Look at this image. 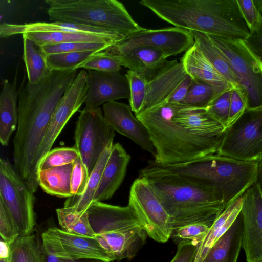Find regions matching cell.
<instances>
[{
	"instance_id": "obj_1",
	"label": "cell",
	"mask_w": 262,
	"mask_h": 262,
	"mask_svg": "<svg viewBox=\"0 0 262 262\" xmlns=\"http://www.w3.org/2000/svg\"><path fill=\"white\" fill-rule=\"evenodd\" d=\"M77 75V70L52 71L38 84L28 82L19 93L14 166L34 193L39 186L35 165L37 151L57 105Z\"/></svg>"
},
{
	"instance_id": "obj_2",
	"label": "cell",
	"mask_w": 262,
	"mask_h": 262,
	"mask_svg": "<svg viewBox=\"0 0 262 262\" xmlns=\"http://www.w3.org/2000/svg\"><path fill=\"white\" fill-rule=\"evenodd\" d=\"M142 6L181 29L245 40L249 30L236 0H142Z\"/></svg>"
},
{
	"instance_id": "obj_3",
	"label": "cell",
	"mask_w": 262,
	"mask_h": 262,
	"mask_svg": "<svg viewBox=\"0 0 262 262\" xmlns=\"http://www.w3.org/2000/svg\"><path fill=\"white\" fill-rule=\"evenodd\" d=\"M258 162H245L214 154L192 161L160 164L150 160L141 176L155 173L178 175L213 191L227 206L257 180Z\"/></svg>"
},
{
	"instance_id": "obj_4",
	"label": "cell",
	"mask_w": 262,
	"mask_h": 262,
	"mask_svg": "<svg viewBox=\"0 0 262 262\" xmlns=\"http://www.w3.org/2000/svg\"><path fill=\"white\" fill-rule=\"evenodd\" d=\"M180 105L166 102L135 114L149 133L156 163H185L217 152L220 143L194 136L174 121Z\"/></svg>"
},
{
	"instance_id": "obj_5",
	"label": "cell",
	"mask_w": 262,
	"mask_h": 262,
	"mask_svg": "<svg viewBox=\"0 0 262 262\" xmlns=\"http://www.w3.org/2000/svg\"><path fill=\"white\" fill-rule=\"evenodd\" d=\"M169 215L173 229L215 219L226 207L210 189L184 177L168 173L144 176Z\"/></svg>"
},
{
	"instance_id": "obj_6",
	"label": "cell",
	"mask_w": 262,
	"mask_h": 262,
	"mask_svg": "<svg viewBox=\"0 0 262 262\" xmlns=\"http://www.w3.org/2000/svg\"><path fill=\"white\" fill-rule=\"evenodd\" d=\"M47 13L54 21L96 27L123 37L142 28L117 0H46Z\"/></svg>"
},
{
	"instance_id": "obj_7",
	"label": "cell",
	"mask_w": 262,
	"mask_h": 262,
	"mask_svg": "<svg viewBox=\"0 0 262 262\" xmlns=\"http://www.w3.org/2000/svg\"><path fill=\"white\" fill-rule=\"evenodd\" d=\"M235 73L247 99V109L262 106V59L244 40L209 35Z\"/></svg>"
},
{
	"instance_id": "obj_8",
	"label": "cell",
	"mask_w": 262,
	"mask_h": 262,
	"mask_svg": "<svg viewBox=\"0 0 262 262\" xmlns=\"http://www.w3.org/2000/svg\"><path fill=\"white\" fill-rule=\"evenodd\" d=\"M0 201L12 217L19 236L32 234L36 225L34 193L14 166L0 158Z\"/></svg>"
},
{
	"instance_id": "obj_9",
	"label": "cell",
	"mask_w": 262,
	"mask_h": 262,
	"mask_svg": "<svg viewBox=\"0 0 262 262\" xmlns=\"http://www.w3.org/2000/svg\"><path fill=\"white\" fill-rule=\"evenodd\" d=\"M217 154L245 162L262 159V106L247 109L226 128Z\"/></svg>"
},
{
	"instance_id": "obj_10",
	"label": "cell",
	"mask_w": 262,
	"mask_h": 262,
	"mask_svg": "<svg viewBox=\"0 0 262 262\" xmlns=\"http://www.w3.org/2000/svg\"><path fill=\"white\" fill-rule=\"evenodd\" d=\"M128 206L149 237L162 243L170 238L173 230L171 218L147 179L139 177L134 181Z\"/></svg>"
},
{
	"instance_id": "obj_11",
	"label": "cell",
	"mask_w": 262,
	"mask_h": 262,
	"mask_svg": "<svg viewBox=\"0 0 262 262\" xmlns=\"http://www.w3.org/2000/svg\"><path fill=\"white\" fill-rule=\"evenodd\" d=\"M115 130L106 122L100 107L80 112L74 132V147L79 152L89 174L102 153L112 146Z\"/></svg>"
},
{
	"instance_id": "obj_12",
	"label": "cell",
	"mask_w": 262,
	"mask_h": 262,
	"mask_svg": "<svg viewBox=\"0 0 262 262\" xmlns=\"http://www.w3.org/2000/svg\"><path fill=\"white\" fill-rule=\"evenodd\" d=\"M194 42L191 31L176 27L159 29L142 28L105 51L121 55L137 47H149L161 51L168 57L186 51Z\"/></svg>"
},
{
	"instance_id": "obj_13",
	"label": "cell",
	"mask_w": 262,
	"mask_h": 262,
	"mask_svg": "<svg viewBox=\"0 0 262 262\" xmlns=\"http://www.w3.org/2000/svg\"><path fill=\"white\" fill-rule=\"evenodd\" d=\"M42 250L45 255L69 260L111 259L96 237L67 232L56 227L49 228L41 235Z\"/></svg>"
},
{
	"instance_id": "obj_14",
	"label": "cell",
	"mask_w": 262,
	"mask_h": 262,
	"mask_svg": "<svg viewBox=\"0 0 262 262\" xmlns=\"http://www.w3.org/2000/svg\"><path fill=\"white\" fill-rule=\"evenodd\" d=\"M87 78L88 72L80 71L57 105L36 155L35 165L38 171L40 163L51 150L64 127L84 103L88 92Z\"/></svg>"
},
{
	"instance_id": "obj_15",
	"label": "cell",
	"mask_w": 262,
	"mask_h": 262,
	"mask_svg": "<svg viewBox=\"0 0 262 262\" xmlns=\"http://www.w3.org/2000/svg\"><path fill=\"white\" fill-rule=\"evenodd\" d=\"M242 196V247L246 261L262 262V191L256 182Z\"/></svg>"
},
{
	"instance_id": "obj_16",
	"label": "cell",
	"mask_w": 262,
	"mask_h": 262,
	"mask_svg": "<svg viewBox=\"0 0 262 262\" xmlns=\"http://www.w3.org/2000/svg\"><path fill=\"white\" fill-rule=\"evenodd\" d=\"M87 72L88 92L84 108L95 109L110 101L129 99V84L125 75L119 72Z\"/></svg>"
},
{
	"instance_id": "obj_17",
	"label": "cell",
	"mask_w": 262,
	"mask_h": 262,
	"mask_svg": "<svg viewBox=\"0 0 262 262\" xmlns=\"http://www.w3.org/2000/svg\"><path fill=\"white\" fill-rule=\"evenodd\" d=\"M103 111L106 122L115 131L155 156L156 150L147 128L133 115L130 106L113 101L103 104Z\"/></svg>"
},
{
	"instance_id": "obj_18",
	"label": "cell",
	"mask_w": 262,
	"mask_h": 262,
	"mask_svg": "<svg viewBox=\"0 0 262 262\" xmlns=\"http://www.w3.org/2000/svg\"><path fill=\"white\" fill-rule=\"evenodd\" d=\"M187 75L180 61H167L154 77L148 81L145 100L138 113L167 102Z\"/></svg>"
},
{
	"instance_id": "obj_19",
	"label": "cell",
	"mask_w": 262,
	"mask_h": 262,
	"mask_svg": "<svg viewBox=\"0 0 262 262\" xmlns=\"http://www.w3.org/2000/svg\"><path fill=\"white\" fill-rule=\"evenodd\" d=\"M87 212L96 235L142 226L128 206L123 207L94 201Z\"/></svg>"
},
{
	"instance_id": "obj_20",
	"label": "cell",
	"mask_w": 262,
	"mask_h": 262,
	"mask_svg": "<svg viewBox=\"0 0 262 262\" xmlns=\"http://www.w3.org/2000/svg\"><path fill=\"white\" fill-rule=\"evenodd\" d=\"M173 119L192 135L221 143L226 128L212 118L206 109L181 104Z\"/></svg>"
},
{
	"instance_id": "obj_21",
	"label": "cell",
	"mask_w": 262,
	"mask_h": 262,
	"mask_svg": "<svg viewBox=\"0 0 262 262\" xmlns=\"http://www.w3.org/2000/svg\"><path fill=\"white\" fill-rule=\"evenodd\" d=\"M130 160V155L120 143L113 144L94 201L102 202L112 198L124 179Z\"/></svg>"
},
{
	"instance_id": "obj_22",
	"label": "cell",
	"mask_w": 262,
	"mask_h": 262,
	"mask_svg": "<svg viewBox=\"0 0 262 262\" xmlns=\"http://www.w3.org/2000/svg\"><path fill=\"white\" fill-rule=\"evenodd\" d=\"M51 32H81L105 35H121L106 29L66 21L35 22L24 24L4 23L0 26V36L2 38L25 33Z\"/></svg>"
},
{
	"instance_id": "obj_23",
	"label": "cell",
	"mask_w": 262,
	"mask_h": 262,
	"mask_svg": "<svg viewBox=\"0 0 262 262\" xmlns=\"http://www.w3.org/2000/svg\"><path fill=\"white\" fill-rule=\"evenodd\" d=\"M180 62L186 73L194 81L217 87L232 88L195 43L185 52Z\"/></svg>"
},
{
	"instance_id": "obj_24",
	"label": "cell",
	"mask_w": 262,
	"mask_h": 262,
	"mask_svg": "<svg viewBox=\"0 0 262 262\" xmlns=\"http://www.w3.org/2000/svg\"><path fill=\"white\" fill-rule=\"evenodd\" d=\"M243 232V218L240 213L210 249L202 262H237L242 247Z\"/></svg>"
},
{
	"instance_id": "obj_25",
	"label": "cell",
	"mask_w": 262,
	"mask_h": 262,
	"mask_svg": "<svg viewBox=\"0 0 262 262\" xmlns=\"http://www.w3.org/2000/svg\"><path fill=\"white\" fill-rule=\"evenodd\" d=\"M124 67L145 76L149 80L166 63L167 57L161 51L149 47H139L120 55Z\"/></svg>"
},
{
	"instance_id": "obj_26",
	"label": "cell",
	"mask_w": 262,
	"mask_h": 262,
	"mask_svg": "<svg viewBox=\"0 0 262 262\" xmlns=\"http://www.w3.org/2000/svg\"><path fill=\"white\" fill-rule=\"evenodd\" d=\"M241 196L228 204L216 216L204 240L198 245L194 262H202L214 244L230 227L241 212Z\"/></svg>"
},
{
	"instance_id": "obj_27",
	"label": "cell",
	"mask_w": 262,
	"mask_h": 262,
	"mask_svg": "<svg viewBox=\"0 0 262 262\" xmlns=\"http://www.w3.org/2000/svg\"><path fill=\"white\" fill-rule=\"evenodd\" d=\"M15 83L11 84L7 79L3 81L0 95V142L4 146L8 145L18 125V92Z\"/></svg>"
},
{
	"instance_id": "obj_28",
	"label": "cell",
	"mask_w": 262,
	"mask_h": 262,
	"mask_svg": "<svg viewBox=\"0 0 262 262\" xmlns=\"http://www.w3.org/2000/svg\"><path fill=\"white\" fill-rule=\"evenodd\" d=\"M22 35L23 38L31 40L39 47L73 42H109L116 45L124 38L121 35H105L81 32H30Z\"/></svg>"
},
{
	"instance_id": "obj_29",
	"label": "cell",
	"mask_w": 262,
	"mask_h": 262,
	"mask_svg": "<svg viewBox=\"0 0 262 262\" xmlns=\"http://www.w3.org/2000/svg\"><path fill=\"white\" fill-rule=\"evenodd\" d=\"M191 31L193 35L194 43L216 70L233 89L243 91L228 61L222 51L210 38L209 35L196 31Z\"/></svg>"
},
{
	"instance_id": "obj_30",
	"label": "cell",
	"mask_w": 262,
	"mask_h": 262,
	"mask_svg": "<svg viewBox=\"0 0 262 262\" xmlns=\"http://www.w3.org/2000/svg\"><path fill=\"white\" fill-rule=\"evenodd\" d=\"M72 164L39 170L38 185L47 194L59 198L72 196L71 178Z\"/></svg>"
},
{
	"instance_id": "obj_31",
	"label": "cell",
	"mask_w": 262,
	"mask_h": 262,
	"mask_svg": "<svg viewBox=\"0 0 262 262\" xmlns=\"http://www.w3.org/2000/svg\"><path fill=\"white\" fill-rule=\"evenodd\" d=\"M112 147H107L101 154L89 176L83 193L78 196L68 198L64 207H72L78 212L86 211L94 201V198L100 182L101 178L109 158Z\"/></svg>"
},
{
	"instance_id": "obj_32",
	"label": "cell",
	"mask_w": 262,
	"mask_h": 262,
	"mask_svg": "<svg viewBox=\"0 0 262 262\" xmlns=\"http://www.w3.org/2000/svg\"><path fill=\"white\" fill-rule=\"evenodd\" d=\"M35 46L31 40L23 38V60L28 82L32 84H38L52 72L47 63L46 56Z\"/></svg>"
},
{
	"instance_id": "obj_33",
	"label": "cell",
	"mask_w": 262,
	"mask_h": 262,
	"mask_svg": "<svg viewBox=\"0 0 262 262\" xmlns=\"http://www.w3.org/2000/svg\"><path fill=\"white\" fill-rule=\"evenodd\" d=\"M59 224L63 231L77 235L95 237L86 211L78 212L72 207L56 209Z\"/></svg>"
},
{
	"instance_id": "obj_34",
	"label": "cell",
	"mask_w": 262,
	"mask_h": 262,
	"mask_svg": "<svg viewBox=\"0 0 262 262\" xmlns=\"http://www.w3.org/2000/svg\"><path fill=\"white\" fill-rule=\"evenodd\" d=\"M10 262H47L35 235L19 236L11 245Z\"/></svg>"
},
{
	"instance_id": "obj_35",
	"label": "cell",
	"mask_w": 262,
	"mask_h": 262,
	"mask_svg": "<svg viewBox=\"0 0 262 262\" xmlns=\"http://www.w3.org/2000/svg\"><path fill=\"white\" fill-rule=\"evenodd\" d=\"M230 89L232 88L217 87L193 80L180 104L190 107L206 109L217 96Z\"/></svg>"
},
{
	"instance_id": "obj_36",
	"label": "cell",
	"mask_w": 262,
	"mask_h": 262,
	"mask_svg": "<svg viewBox=\"0 0 262 262\" xmlns=\"http://www.w3.org/2000/svg\"><path fill=\"white\" fill-rule=\"evenodd\" d=\"M95 53L90 51L55 53L46 56V59L51 71L77 70Z\"/></svg>"
},
{
	"instance_id": "obj_37",
	"label": "cell",
	"mask_w": 262,
	"mask_h": 262,
	"mask_svg": "<svg viewBox=\"0 0 262 262\" xmlns=\"http://www.w3.org/2000/svg\"><path fill=\"white\" fill-rule=\"evenodd\" d=\"M215 219L196 222L174 228L170 237L177 245L182 242H190L198 246L207 235Z\"/></svg>"
},
{
	"instance_id": "obj_38",
	"label": "cell",
	"mask_w": 262,
	"mask_h": 262,
	"mask_svg": "<svg viewBox=\"0 0 262 262\" xmlns=\"http://www.w3.org/2000/svg\"><path fill=\"white\" fill-rule=\"evenodd\" d=\"M115 44L109 42H73L42 46L39 50L46 56L50 54L84 51H104Z\"/></svg>"
},
{
	"instance_id": "obj_39",
	"label": "cell",
	"mask_w": 262,
	"mask_h": 262,
	"mask_svg": "<svg viewBox=\"0 0 262 262\" xmlns=\"http://www.w3.org/2000/svg\"><path fill=\"white\" fill-rule=\"evenodd\" d=\"M124 66L123 58L102 51L95 53L80 68L103 72H119Z\"/></svg>"
},
{
	"instance_id": "obj_40",
	"label": "cell",
	"mask_w": 262,
	"mask_h": 262,
	"mask_svg": "<svg viewBox=\"0 0 262 262\" xmlns=\"http://www.w3.org/2000/svg\"><path fill=\"white\" fill-rule=\"evenodd\" d=\"M125 75L130 88L129 106L136 114L140 111L144 101L148 80L143 75L129 70Z\"/></svg>"
},
{
	"instance_id": "obj_41",
	"label": "cell",
	"mask_w": 262,
	"mask_h": 262,
	"mask_svg": "<svg viewBox=\"0 0 262 262\" xmlns=\"http://www.w3.org/2000/svg\"><path fill=\"white\" fill-rule=\"evenodd\" d=\"M80 156L76 149L62 147L51 149L45 157L38 167V171L54 167L72 164Z\"/></svg>"
},
{
	"instance_id": "obj_42",
	"label": "cell",
	"mask_w": 262,
	"mask_h": 262,
	"mask_svg": "<svg viewBox=\"0 0 262 262\" xmlns=\"http://www.w3.org/2000/svg\"><path fill=\"white\" fill-rule=\"evenodd\" d=\"M232 89L224 92L206 108L209 114L226 128L228 122Z\"/></svg>"
},
{
	"instance_id": "obj_43",
	"label": "cell",
	"mask_w": 262,
	"mask_h": 262,
	"mask_svg": "<svg viewBox=\"0 0 262 262\" xmlns=\"http://www.w3.org/2000/svg\"><path fill=\"white\" fill-rule=\"evenodd\" d=\"M72 165L71 178L72 196H78L84 191L90 174L80 156L75 160Z\"/></svg>"
},
{
	"instance_id": "obj_44",
	"label": "cell",
	"mask_w": 262,
	"mask_h": 262,
	"mask_svg": "<svg viewBox=\"0 0 262 262\" xmlns=\"http://www.w3.org/2000/svg\"><path fill=\"white\" fill-rule=\"evenodd\" d=\"M247 108V99L244 92L236 89H232L227 128L239 118Z\"/></svg>"
},
{
	"instance_id": "obj_45",
	"label": "cell",
	"mask_w": 262,
	"mask_h": 262,
	"mask_svg": "<svg viewBox=\"0 0 262 262\" xmlns=\"http://www.w3.org/2000/svg\"><path fill=\"white\" fill-rule=\"evenodd\" d=\"M0 235L10 245L19 236L18 230L3 203L0 201Z\"/></svg>"
},
{
	"instance_id": "obj_46",
	"label": "cell",
	"mask_w": 262,
	"mask_h": 262,
	"mask_svg": "<svg viewBox=\"0 0 262 262\" xmlns=\"http://www.w3.org/2000/svg\"><path fill=\"white\" fill-rule=\"evenodd\" d=\"M240 13L249 31L255 29L259 25L261 15L253 0H236Z\"/></svg>"
},
{
	"instance_id": "obj_47",
	"label": "cell",
	"mask_w": 262,
	"mask_h": 262,
	"mask_svg": "<svg viewBox=\"0 0 262 262\" xmlns=\"http://www.w3.org/2000/svg\"><path fill=\"white\" fill-rule=\"evenodd\" d=\"M198 245L190 242H182L178 245L176 254L170 262H194Z\"/></svg>"
},
{
	"instance_id": "obj_48",
	"label": "cell",
	"mask_w": 262,
	"mask_h": 262,
	"mask_svg": "<svg viewBox=\"0 0 262 262\" xmlns=\"http://www.w3.org/2000/svg\"><path fill=\"white\" fill-rule=\"evenodd\" d=\"M244 40L251 50L262 59V15L259 26L250 31Z\"/></svg>"
},
{
	"instance_id": "obj_49",
	"label": "cell",
	"mask_w": 262,
	"mask_h": 262,
	"mask_svg": "<svg viewBox=\"0 0 262 262\" xmlns=\"http://www.w3.org/2000/svg\"><path fill=\"white\" fill-rule=\"evenodd\" d=\"M193 81L192 78L187 75L175 89L167 102L180 104L186 96Z\"/></svg>"
},
{
	"instance_id": "obj_50",
	"label": "cell",
	"mask_w": 262,
	"mask_h": 262,
	"mask_svg": "<svg viewBox=\"0 0 262 262\" xmlns=\"http://www.w3.org/2000/svg\"><path fill=\"white\" fill-rule=\"evenodd\" d=\"M44 255L47 262H108L97 259H80L77 260L63 259L50 255Z\"/></svg>"
},
{
	"instance_id": "obj_51",
	"label": "cell",
	"mask_w": 262,
	"mask_h": 262,
	"mask_svg": "<svg viewBox=\"0 0 262 262\" xmlns=\"http://www.w3.org/2000/svg\"><path fill=\"white\" fill-rule=\"evenodd\" d=\"M10 245L2 238L0 241V259H8L11 256Z\"/></svg>"
},
{
	"instance_id": "obj_52",
	"label": "cell",
	"mask_w": 262,
	"mask_h": 262,
	"mask_svg": "<svg viewBox=\"0 0 262 262\" xmlns=\"http://www.w3.org/2000/svg\"><path fill=\"white\" fill-rule=\"evenodd\" d=\"M256 182L262 191V159L258 162V172Z\"/></svg>"
},
{
	"instance_id": "obj_53",
	"label": "cell",
	"mask_w": 262,
	"mask_h": 262,
	"mask_svg": "<svg viewBox=\"0 0 262 262\" xmlns=\"http://www.w3.org/2000/svg\"><path fill=\"white\" fill-rule=\"evenodd\" d=\"M253 2L260 15H262V0H253Z\"/></svg>"
},
{
	"instance_id": "obj_54",
	"label": "cell",
	"mask_w": 262,
	"mask_h": 262,
	"mask_svg": "<svg viewBox=\"0 0 262 262\" xmlns=\"http://www.w3.org/2000/svg\"><path fill=\"white\" fill-rule=\"evenodd\" d=\"M10 257L8 259H0V262H10Z\"/></svg>"
}]
</instances>
